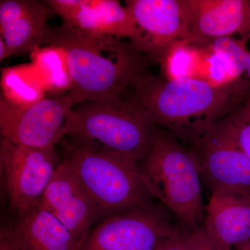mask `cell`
I'll use <instances>...</instances> for the list:
<instances>
[{
  "label": "cell",
  "instance_id": "cell-1",
  "mask_svg": "<svg viewBox=\"0 0 250 250\" xmlns=\"http://www.w3.org/2000/svg\"><path fill=\"white\" fill-rule=\"evenodd\" d=\"M250 90V82L242 78L219 87L191 79L166 80L148 71L135 79L128 93L155 126L193 145L246 102Z\"/></svg>",
  "mask_w": 250,
  "mask_h": 250
},
{
  "label": "cell",
  "instance_id": "cell-2",
  "mask_svg": "<svg viewBox=\"0 0 250 250\" xmlns=\"http://www.w3.org/2000/svg\"><path fill=\"white\" fill-rule=\"evenodd\" d=\"M44 45L62 54L75 104L126 91L136 77L148 72L150 59L130 41L80 30L66 23L49 28Z\"/></svg>",
  "mask_w": 250,
  "mask_h": 250
},
{
  "label": "cell",
  "instance_id": "cell-3",
  "mask_svg": "<svg viewBox=\"0 0 250 250\" xmlns=\"http://www.w3.org/2000/svg\"><path fill=\"white\" fill-rule=\"evenodd\" d=\"M62 160L75 171L93 205L95 224L153 202L137 162L89 140L65 136Z\"/></svg>",
  "mask_w": 250,
  "mask_h": 250
},
{
  "label": "cell",
  "instance_id": "cell-4",
  "mask_svg": "<svg viewBox=\"0 0 250 250\" xmlns=\"http://www.w3.org/2000/svg\"><path fill=\"white\" fill-rule=\"evenodd\" d=\"M154 198L187 232L201 228L205 218L201 168L196 154L169 131L154 126L150 150L139 164Z\"/></svg>",
  "mask_w": 250,
  "mask_h": 250
},
{
  "label": "cell",
  "instance_id": "cell-5",
  "mask_svg": "<svg viewBox=\"0 0 250 250\" xmlns=\"http://www.w3.org/2000/svg\"><path fill=\"white\" fill-rule=\"evenodd\" d=\"M154 126L126 91L74 105L67 115L65 136L89 140L140 164L150 150Z\"/></svg>",
  "mask_w": 250,
  "mask_h": 250
},
{
  "label": "cell",
  "instance_id": "cell-6",
  "mask_svg": "<svg viewBox=\"0 0 250 250\" xmlns=\"http://www.w3.org/2000/svg\"><path fill=\"white\" fill-rule=\"evenodd\" d=\"M161 204L149 202L111 215L90 231L78 250H156L183 228Z\"/></svg>",
  "mask_w": 250,
  "mask_h": 250
},
{
  "label": "cell",
  "instance_id": "cell-7",
  "mask_svg": "<svg viewBox=\"0 0 250 250\" xmlns=\"http://www.w3.org/2000/svg\"><path fill=\"white\" fill-rule=\"evenodd\" d=\"M75 104L69 94L26 105L1 97V139L27 147L55 149L65 136L67 115Z\"/></svg>",
  "mask_w": 250,
  "mask_h": 250
},
{
  "label": "cell",
  "instance_id": "cell-8",
  "mask_svg": "<svg viewBox=\"0 0 250 250\" xmlns=\"http://www.w3.org/2000/svg\"><path fill=\"white\" fill-rule=\"evenodd\" d=\"M1 169L9 207L16 215L40 205L46 189L62 164L55 149L15 144L1 139Z\"/></svg>",
  "mask_w": 250,
  "mask_h": 250
},
{
  "label": "cell",
  "instance_id": "cell-9",
  "mask_svg": "<svg viewBox=\"0 0 250 250\" xmlns=\"http://www.w3.org/2000/svg\"><path fill=\"white\" fill-rule=\"evenodd\" d=\"M136 23L131 43L141 54L161 62L169 48L188 41L189 0H126Z\"/></svg>",
  "mask_w": 250,
  "mask_h": 250
},
{
  "label": "cell",
  "instance_id": "cell-10",
  "mask_svg": "<svg viewBox=\"0 0 250 250\" xmlns=\"http://www.w3.org/2000/svg\"><path fill=\"white\" fill-rule=\"evenodd\" d=\"M202 176L211 193L240 192L250 194V159L237 146L223 120L192 145Z\"/></svg>",
  "mask_w": 250,
  "mask_h": 250
},
{
  "label": "cell",
  "instance_id": "cell-11",
  "mask_svg": "<svg viewBox=\"0 0 250 250\" xmlns=\"http://www.w3.org/2000/svg\"><path fill=\"white\" fill-rule=\"evenodd\" d=\"M40 206L58 219L80 248L95 224L90 197L72 166L63 160L46 189Z\"/></svg>",
  "mask_w": 250,
  "mask_h": 250
},
{
  "label": "cell",
  "instance_id": "cell-12",
  "mask_svg": "<svg viewBox=\"0 0 250 250\" xmlns=\"http://www.w3.org/2000/svg\"><path fill=\"white\" fill-rule=\"evenodd\" d=\"M52 12L80 30L114 36L132 42L136 35L134 17L116 0H47Z\"/></svg>",
  "mask_w": 250,
  "mask_h": 250
},
{
  "label": "cell",
  "instance_id": "cell-13",
  "mask_svg": "<svg viewBox=\"0 0 250 250\" xmlns=\"http://www.w3.org/2000/svg\"><path fill=\"white\" fill-rule=\"evenodd\" d=\"M250 36V0H189L188 41Z\"/></svg>",
  "mask_w": 250,
  "mask_h": 250
},
{
  "label": "cell",
  "instance_id": "cell-14",
  "mask_svg": "<svg viewBox=\"0 0 250 250\" xmlns=\"http://www.w3.org/2000/svg\"><path fill=\"white\" fill-rule=\"evenodd\" d=\"M52 10L45 1L1 0L0 31L9 57L27 53L44 45Z\"/></svg>",
  "mask_w": 250,
  "mask_h": 250
},
{
  "label": "cell",
  "instance_id": "cell-15",
  "mask_svg": "<svg viewBox=\"0 0 250 250\" xmlns=\"http://www.w3.org/2000/svg\"><path fill=\"white\" fill-rule=\"evenodd\" d=\"M203 228L220 246L230 248L250 241V194L211 193L205 208Z\"/></svg>",
  "mask_w": 250,
  "mask_h": 250
},
{
  "label": "cell",
  "instance_id": "cell-16",
  "mask_svg": "<svg viewBox=\"0 0 250 250\" xmlns=\"http://www.w3.org/2000/svg\"><path fill=\"white\" fill-rule=\"evenodd\" d=\"M19 250H78L71 233L50 212L40 205L16 215L5 227Z\"/></svg>",
  "mask_w": 250,
  "mask_h": 250
},
{
  "label": "cell",
  "instance_id": "cell-17",
  "mask_svg": "<svg viewBox=\"0 0 250 250\" xmlns=\"http://www.w3.org/2000/svg\"><path fill=\"white\" fill-rule=\"evenodd\" d=\"M223 122L237 146L250 159V98Z\"/></svg>",
  "mask_w": 250,
  "mask_h": 250
},
{
  "label": "cell",
  "instance_id": "cell-18",
  "mask_svg": "<svg viewBox=\"0 0 250 250\" xmlns=\"http://www.w3.org/2000/svg\"><path fill=\"white\" fill-rule=\"evenodd\" d=\"M248 39L249 38H223L211 42L232 57L241 75L246 74L250 82V52L246 47Z\"/></svg>",
  "mask_w": 250,
  "mask_h": 250
},
{
  "label": "cell",
  "instance_id": "cell-19",
  "mask_svg": "<svg viewBox=\"0 0 250 250\" xmlns=\"http://www.w3.org/2000/svg\"><path fill=\"white\" fill-rule=\"evenodd\" d=\"M189 238L194 250H231L213 241L206 232L203 225L192 232H188Z\"/></svg>",
  "mask_w": 250,
  "mask_h": 250
},
{
  "label": "cell",
  "instance_id": "cell-20",
  "mask_svg": "<svg viewBox=\"0 0 250 250\" xmlns=\"http://www.w3.org/2000/svg\"><path fill=\"white\" fill-rule=\"evenodd\" d=\"M156 250H194L188 232L182 230L178 234L166 240Z\"/></svg>",
  "mask_w": 250,
  "mask_h": 250
},
{
  "label": "cell",
  "instance_id": "cell-21",
  "mask_svg": "<svg viewBox=\"0 0 250 250\" xmlns=\"http://www.w3.org/2000/svg\"><path fill=\"white\" fill-rule=\"evenodd\" d=\"M0 250H19L4 228L0 232Z\"/></svg>",
  "mask_w": 250,
  "mask_h": 250
},
{
  "label": "cell",
  "instance_id": "cell-22",
  "mask_svg": "<svg viewBox=\"0 0 250 250\" xmlns=\"http://www.w3.org/2000/svg\"><path fill=\"white\" fill-rule=\"evenodd\" d=\"M237 250H250V241L235 247Z\"/></svg>",
  "mask_w": 250,
  "mask_h": 250
},
{
  "label": "cell",
  "instance_id": "cell-23",
  "mask_svg": "<svg viewBox=\"0 0 250 250\" xmlns=\"http://www.w3.org/2000/svg\"></svg>",
  "mask_w": 250,
  "mask_h": 250
}]
</instances>
